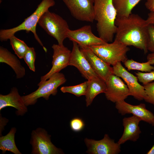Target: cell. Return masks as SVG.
<instances>
[{
    "mask_svg": "<svg viewBox=\"0 0 154 154\" xmlns=\"http://www.w3.org/2000/svg\"><path fill=\"white\" fill-rule=\"evenodd\" d=\"M115 24L116 30L114 40L140 49L145 54L148 52V25L146 20L131 13L127 17H117Z\"/></svg>",
    "mask_w": 154,
    "mask_h": 154,
    "instance_id": "obj_1",
    "label": "cell"
},
{
    "mask_svg": "<svg viewBox=\"0 0 154 154\" xmlns=\"http://www.w3.org/2000/svg\"><path fill=\"white\" fill-rule=\"evenodd\" d=\"M94 7L99 37L107 43L112 42L116 32L117 17L112 0H94Z\"/></svg>",
    "mask_w": 154,
    "mask_h": 154,
    "instance_id": "obj_2",
    "label": "cell"
},
{
    "mask_svg": "<svg viewBox=\"0 0 154 154\" xmlns=\"http://www.w3.org/2000/svg\"><path fill=\"white\" fill-rule=\"evenodd\" d=\"M55 4L54 0H42L33 13L25 19L22 23L12 28L1 29L0 40L2 42L7 41L14 35L16 32L21 31L25 30L28 32L31 31L33 34L36 40L46 52L47 49L44 46L37 34L36 27L41 16L44 12L48 10L50 7L54 6Z\"/></svg>",
    "mask_w": 154,
    "mask_h": 154,
    "instance_id": "obj_3",
    "label": "cell"
},
{
    "mask_svg": "<svg viewBox=\"0 0 154 154\" xmlns=\"http://www.w3.org/2000/svg\"><path fill=\"white\" fill-rule=\"evenodd\" d=\"M38 24L48 34L54 38L58 44L63 45L64 41L67 38V33L70 29L65 20L48 10L41 16Z\"/></svg>",
    "mask_w": 154,
    "mask_h": 154,
    "instance_id": "obj_4",
    "label": "cell"
},
{
    "mask_svg": "<svg viewBox=\"0 0 154 154\" xmlns=\"http://www.w3.org/2000/svg\"><path fill=\"white\" fill-rule=\"evenodd\" d=\"M66 80L64 75L58 72L52 75L46 80L38 86L35 91L28 95L22 96L24 102L27 106L35 104L38 99L42 97L48 100L51 95L55 96L57 92L58 88Z\"/></svg>",
    "mask_w": 154,
    "mask_h": 154,
    "instance_id": "obj_5",
    "label": "cell"
},
{
    "mask_svg": "<svg viewBox=\"0 0 154 154\" xmlns=\"http://www.w3.org/2000/svg\"><path fill=\"white\" fill-rule=\"evenodd\" d=\"M98 57L113 66L117 62L124 63L128 59V46L114 40L111 43L89 47Z\"/></svg>",
    "mask_w": 154,
    "mask_h": 154,
    "instance_id": "obj_6",
    "label": "cell"
},
{
    "mask_svg": "<svg viewBox=\"0 0 154 154\" xmlns=\"http://www.w3.org/2000/svg\"><path fill=\"white\" fill-rule=\"evenodd\" d=\"M30 143L33 154H63V151L56 147L51 142L50 135L44 129L37 128L32 131Z\"/></svg>",
    "mask_w": 154,
    "mask_h": 154,
    "instance_id": "obj_7",
    "label": "cell"
},
{
    "mask_svg": "<svg viewBox=\"0 0 154 154\" xmlns=\"http://www.w3.org/2000/svg\"><path fill=\"white\" fill-rule=\"evenodd\" d=\"M112 67L114 74L121 78L126 83L130 96L139 101L145 99L146 95L144 86L139 83L137 76L127 70L121 62H117Z\"/></svg>",
    "mask_w": 154,
    "mask_h": 154,
    "instance_id": "obj_8",
    "label": "cell"
},
{
    "mask_svg": "<svg viewBox=\"0 0 154 154\" xmlns=\"http://www.w3.org/2000/svg\"><path fill=\"white\" fill-rule=\"evenodd\" d=\"M76 19L92 23L94 20V0H62Z\"/></svg>",
    "mask_w": 154,
    "mask_h": 154,
    "instance_id": "obj_9",
    "label": "cell"
},
{
    "mask_svg": "<svg viewBox=\"0 0 154 154\" xmlns=\"http://www.w3.org/2000/svg\"><path fill=\"white\" fill-rule=\"evenodd\" d=\"M52 48L53 50L52 67L47 74L41 77L38 86L42 84L54 74L59 72L69 66L71 51L64 45L54 44Z\"/></svg>",
    "mask_w": 154,
    "mask_h": 154,
    "instance_id": "obj_10",
    "label": "cell"
},
{
    "mask_svg": "<svg viewBox=\"0 0 154 154\" xmlns=\"http://www.w3.org/2000/svg\"><path fill=\"white\" fill-rule=\"evenodd\" d=\"M67 38L76 42L79 46L90 47L105 44L107 43L94 34L91 27L86 25L75 30L69 29Z\"/></svg>",
    "mask_w": 154,
    "mask_h": 154,
    "instance_id": "obj_11",
    "label": "cell"
},
{
    "mask_svg": "<svg viewBox=\"0 0 154 154\" xmlns=\"http://www.w3.org/2000/svg\"><path fill=\"white\" fill-rule=\"evenodd\" d=\"M84 141L87 148L86 152L89 154H117L121 151V145L115 143L107 134L100 140L86 138Z\"/></svg>",
    "mask_w": 154,
    "mask_h": 154,
    "instance_id": "obj_12",
    "label": "cell"
},
{
    "mask_svg": "<svg viewBox=\"0 0 154 154\" xmlns=\"http://www.w3.org/2000/svg\"><path fill=\"white\" fill-rule=\"evenodd\" d=\"M105 93L106 99L114 103L124 100L129 96L127 86L119 77L111 75L106 82Z\"/></svg>",
    "mask_w": 154,
    "mask_h": 154,
    "instance_id": "obj_13",
    "label": "cell"
},
{
    "mask_svg": "<svg viewBox=\"0 0 154 154\" xmlns=\"http://www.w3.org/2000/svg\"><path fill=\"white\" fill-rule=\"evenodd\" d=\"M79 47L93 70L106 83L109 77L114 74L113 67L97 55L89 47Z\"/></svg>",
    "mask_w": 154,
    "mask_h": 154,
    "instance_id": "obj_14",
    "label": "cell"
},
{
    "mask_svg": "<svg viewBox=\"0 0 154 154\" xmlns=\"http://www.w3.org/2000/svg\"><path fill=\"white\" fill-rule=\"evenodd\" d=\"M72 42L73 47L69 66L76 67L82 76L88 80L93 77L98 76L92 68L78 44L75 42Z\"/></svg>",
    "mask_w": 154,
    "mask_h": 154,
    "instance_id": "obj_15",
    "label": "cell"
},
{
    "mask_svg": "<svg viewBox=\"0 0 154 154\" xmlns=\"http://www.w3.org/2000/svg\"><path fill=\"white\" fill-rule=\"evenodd\" d=\"M115 107L119 113L122 115L132 114L143 121L151 124L154 118L153 114L146 108L145 105L141 103L133 105L126 102L124 100L116 102Z\"/></svg>",
    "mask_w": 154,
    "mask_h": 154,
    "instance_id": "obj_16",
    "label": "cell"
},
{
    "mask_svg": "<svg viewBox=\"0 0 154 154\" xmlns=\"http://www.w3.org/2000/svg\"><path fill=\"white\" fill-rule=\"evenodd\" d=\"M8 106L12 107L17 110L16 114L22 116L27 111V106L25 104L22 96L19 94L17 89L13 87L8 94H0V110Z\"/></svg>",
    "mask_w": 154,
    "mask_h": 154,
    "instance_id": "obj_17",
    "label": "cell"
},
{
    "mask_svg": "<svg viewBox=\"0 0 154 154\" xmlns=\"http://www.w3.org/2000/svg\"><path fill=\"white\" fill-rule=\"evenodd\" d=\"M141 121L140 118L133 115L123 118L122 121L124 127L123 132L117 143L121 145L128 140L136 141L141 133L139 126Z\"/></svg>",
    "mask_w": 154,
    "mask_h": 154,
    "instance_id": "obj_18",
    "label": "cell"
},
{
    "mask_svg": "<svg viewBox=\"0 0 154 154\" xmlns=\"http://www.w3.org/2000/svg\"><path fill=\"white\" fill-rule=\"evenodd\" d=\"M88 86L85 95L87 107L91 105L94 99L98 94L105 93L106 89V82L98 76L93 77L87 80Z\"/></svg>",
    "mask_w": 154,
    "mask_h": 154,
    "instance_id": "obj_19",
    "label": "cell"
},
{
    "mask_svg": "<svg viewBox=\"0 0 154 154\" xmlns=\"http://www.w3.org/2000/svg\"><path fill=\"white\" fill-rule=\"evenodd\" d=\"M0 62L9 66L15 73L17 78H21L25 76V68L21 64L20 60L7 49L2 46L0 47Z\"/></svg>",
    "mask_w": 154,
    "mask_h": 154,
    "instance_id": "obj_20",
    "label": "cell"
},
{
    "mask_svg": "<svg viewBox=\"0 0 154 154\" xmlns=\"http://www.w3.org/2000/svg\"><path fill=\"white\" fill-rule=\"evenodd\" d=\"M16 131L15 127L12 128L9 132L5 135L0 137V149L3 154L7 151H10L15 154H21L16 145L15 134Z\"/></svg>",
    "mask_w": 154,
    "mask_h": 154,
    "instance_id": "obj_21",
    "label": "cell"
},
{
    "mask_svg": "<svg viewBox=\"0 0 154 154\" xmlns=\"http://www.w3.org/2000/svg\"><path fill=\"white\" fill-rule=\"evenodd\" d=\"M141 0H112L117 17H127L131 14L134 7Z\"/></svg>",
    "mask_w": 154,
    "mask_h": 154,
    "instance_id": "obj_22",
    "label": "cell"
},
{
    "mask_svg": "<svg viewBox=\"0 0 154 154\" xmlns=\"http://www.w3.org/2000/svg\"><path fill=\"white\" fill-rule=\"evenodd\" d=\"M128 70H137L142 72H149L154 70V66L147 61L145 62H139L132 59H127L124 63Z\"/></svg>",
    "mask_w": 154,
    "mask_h": 154,
    "instance_id": "obj_23",
    "label": "cell"
},
{
    "mask_svg": "<svg viewBox=\"0 0 154 154\" xmlns=\"http://www.w3.org/2000/svg\"><path fill=\"white\" fill-rule=\"evenodd\" d=\"M9 40L15 54L20 59L23 58L29 47L23 41L17 38L14 35L12 36Z\"/></svg>",
    "mask_w": 154,
    "mask_h": 154,
    "instance_id": "obj_24",
    "label": "cell"
},
{
    "mask_svg": "<svg viewBox=\"0 0 154 154\" xmlns=\"http://www.w3.org/2000/svg\"><path fill=\"white\" fill-rule=\"evenodd\" d=\"M87 86V81L75 86H63L61 87L60 90L63 93H70L77 97H80L85 95Z\"/></svg>",
    "mask_w": 154,
    "mask_h": 154,
    "instance_id": "obj_25",
    "label": "cell"
},
{
    "mask_svg": "<svg viewBox=\"0 0 154 154\" xmlns=\"http://www.w3.org/2000/svg\"><path fill=\"white\" fill-rule=\"evenodd\" d=\"M36 58V54L34 48L33 47H29L23 58L30 70L33 72L35 71V62Z\"/></svg>",
    "mask_w": 154,
    "mask_h": 154,
    "instance_id": "obj_26",
    "label": "cell"
},
{
    "mask_svg": "<svg viewBox=\"0 0 154 154\" xmlns=\"http://www.w3.org/2000/svg\"><path fill=\"white\" fill-rule=\"evenodd\" d=\"M138 80L144 85L154 81V70L149 72L135 73Z\"/></svg>",
    "mask_w": 154,
    "mask_h": 154,
    "instance_id": "obj_27",
    "label": "cell"
},
{
    "mask_svg": "<svg viewBox=\"0 0 154 154\" xmlns=\"http://www.w3.org/2000/svg\"><path fill=\"white\" fill-rule=\"evenodd\" d=\"M143 86L146 95L144 100L154 105V81L144 85Z\"/></svg>",
    "mask_w": 154,
    "mask_h": 154,
    "instance_id": "obj_28",
    "label": "cell"
},
{
    "mask_svg": "<svg viewBox=\"0 0 154 154\" xmlns=\"http://www.w3.org/2000/svg\"><path fill=\"white\" fill-rule=\"evenodd\" d=\"M148 38L147 48L151 53L154 52V25H149L148 26Z\"/></svg>",
    "mask_w": 154,
    "mask_h": 154,
    "instance_id": "obj_29",
    "label": "cell"
},
{
    "mask_svg": "<svg viewBox=\"0 0 154 154\" xmlns=\"http://www.w3.org/2000/svg\"><path fill=\"white\" fill-rule=\"evenodd\" d=\"M84 123L83 120L79 118H74L70 122V126L72 130L75 132L82 130L84 127Z\"/></svg>",
    "mask_w": 154,
    "mask_h": 154,
    "instance_id": "obj_30",
    "label": "cell"
},
{
    "mask_svg": "<svg viewBox=\"0 0 154 154\" xmlns=\"http://www.w3.org/2000/svg\"><path fill=\"white\" fill-rule=\"evenodd\" d=\"M146 20L148 25H154V11H150Z\"/></svg>",
    "mask_w": 154,
    "mask_h": 154,
    "instance_id": "obj_31",
    "label": "cell"
},
{
    "mask_svg": "<svg viewBox=\"0 0 154 154\" xmlns=\"http://www.w3.org/2000/svg\"><path fill=\"white\" fill-rule=\"evenodd\" d=\"M145 6L150 11H154V0H146Z\"/></svg>",
    "mask_w": 154,
    "mask_h": 154,
    "instance_id": "obj_32",
    "label": "cell"
},
{
    "mask_svg": "<svg viewBox=\"0 0 154 154\" xmlns=\"http://www.w3.org/2000/svg\"><path fill=\"white\" fill-rule=\"evenodd\" d=\"M147 60L151 65L154 64V52L149 54L147 57Z\"/></svg>",
    "mask_w": 154,
    "mask_h": 154,
    "instance_id": "obj_33",
    "label": "cell"
},
{
    "mask_svg": "<svg viewBox=\"0 0 154 154\" xmlns=\"http://www.w3.org/2000/svg\"><path fill=\"white\" fill-rule=\"evenodd\" d=\"M147 154H154V144L152 147L147 153Z\"/></svg>",
    "mask_w": 154,
    "mask_h": 154,
    "instance_id": "obj_34",
    "label": "cell"
},
{
    "mask_svg": "<svg viewBox=\"0 0 154 154\" xmlns=\"http://www.w3.org/2000/svg\"><path fill=\"white\" fill-rule=\"evenodd\" d=\"M151 124L152 126H154V118L152 121Z\"/></svg>",
    "mask_w": 154,
    "mask_h": 154,
    "instance_id": "obj_35",
    "label": "cell"
}]
</instances>
